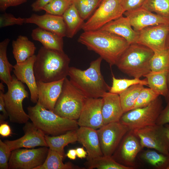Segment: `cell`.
<instances>
[{"label":"cell","mask_w":169,"mask_h":169,"mask_svg":"<svg viewBox=\"0 0 169 169\" xmlns=\"http://www.w3.org/2000/svg\"><path fill=\"white\" fill-rule=\"evenodd\" d=\"M132 27L128 18L122 15L107 23L100 29L124 38L130 44L136 43L138 36V32Z\"/></svg>","instance_id":"cell-23"},{"label":"cell","mask_w":169,"mask_h":169,"mask_svg":"<svg viewBox=\"0 0 169 169\" xmlns=\"http://www.w3.org/2000/svg\"><path fill=\"white\" fill-rule=\"evenodd\" d=\"M102 113L104 125L120 121L124 113L120 103L119 95L106 92L102 97Z\"/></svg>","instance_id":"cell-22"},{"label":"cell","mask_w":169,"mask_h":169,"mask_svg":"<svg viewBox=\"0 0 169 169\" xmlns=\"http://www.w3.org/2000/svg\"><path fill=\"white\" fill-rule=\"evenodd\" d=\"M87 160L84 165L88 169H132L118 163L111 156H103Z\"/></svg>","instance_id":"cell-32"},{"label":"cell","mask_w":169,"mask_h":169,"mask_svg":"<svg viewBox=\"0 0 169 169\" xmlns=\"http://www.w3.org/2000/svg\"><path fill=\"white\" fill-rule=\"evenodd\" d=\"M167 102L166 106L162 110L157 119L156 124L164 125L169 123V100Z\"/></svg>","instance_id":"cell-43"},{"label":"cell","mask_w":169,"mask_h":169,"mask_svg":"<svg viewBox=\"0 0 169 169\" xmlns=\"http://www.w3.org/2000/svg\"><path fill=\"white\" fill-rule=\"evenodd\" d=\"M132 131L139 138L142 148L146 147L164 154L169 153V139L164 125L155 124Z\"/></svg>","instance_id":"cell-10"},{"label":"cell","mask_w":169,"mask_h":169,"mask_svg":"<svg viewBox=\"0 0 169 169\" xmlns=\"http://www.w3.org/2000/svg\"><path fill=\"white\" fill-rule=\"evenodd\" d=\"M36 56L34 55L23 62L16 63L13 68L17 79L27 86L30 94V100L34 103L38 102V99L37 81L33 70Z\"/></svg>","instance_id":"cell-18"},{"label":"cell","mask_w":169,"mask_h":169,"mask_svg":"<svg viewBox=\"0 0 169 169\" xmlns=\"http://www.w3.org/2000/svg\"><path fill=\"white\" fill-rule=\"evenodd\" d=\"M130 130L120 121L104 125L97 130L103 156L111 157L124 136Z\"/></svg>","instance_id":"cell-12"},{"label":"cell","mask_w":169,"mask_h":169,"mask_svg":"<svg viewBox=\"0 0 169 169\" xmlns=\"http://www.w3.org/2000/svg\"><path fill=\"white\" fill-rule=\"evenodd\" d=\"M4 92L0 90V111L3 113L0 115V123L4 122V120L8 117V113L6 110L3 97Z\"/></svg>","instance_id":"cell-45"},{"label":"cell","mask_w":169,"mask_h":169,"mask_svg":"<svg viewBox=\"0 0 169 169\" xmlns=\"http://www.w3.org/2000/svg\"><path fill=\"white\" fill-rule=\"evenodd\" d=\"M136 43L149 48L154 53L166 48L169 32V24H162L146 27L138 32Z\"/></svg>","instance_id":"cell-14"},{"label":"cell","mask_w":169,"mask_h":169,"mask_svg":"<svg viewBox=\"0 0 169 169\" xmlns=\"http://www.w3.org/2000/svg\"><path fill=\"white\" fill-rule=\"evenodd\" d=\"M25 23L35 24L62 38L66 36V25L61 16L47 13L41 15L33 14L29 17L25 18Z\"/></svg>","instance_id":"cell-20"},{"label":"cell","mask_w":169,"mask_h":169,"mask_svg":"<svg viewBox=\"0 0 169 169\" xmlns=\"http://www.w3.org/2000/svg\"><path fill=\"white\" fill-rule=\"evenodd\" d=\"M77 141L83 145L87 153V159L103 156L97 130L79 126L76 131Z\"/></svg>","instance_id":"cell-21"},{"label":"cell","mask_w":169,"mask_h":169,"mask_svg":"<svg viewBox=\"0 0 169 169\" xmlns=\"http://www.w3.org/2000/svg\"><path fill=\"white\" fill-rule=\"evenodd\" d=\"M12 151L8 145L0 140V169H8V162Z\"/></svg>","instance_id":"cell-41"},{"label":"cell","mask_w":169,"mask_h":169,"mask_svg":"<svg viewBox=\"0 0 169 169\" xmlns=\"http://www.w3.org/2000/svg\"><path fill=\"white\" fill-rule=\"evenodd\" d=\"M28 0H0V9L5 12L9 7L16 6L26 2Z\"/></svg>","instance_id":"cell-44"},{"label":"cell","mask_w":169,"mask_h":169,"mask_svg":"<svg viewBox=\"0 0 169 169\" xmlns=\"http://www.w3.org/2000/svg\"><path fill=\"white\" fill-rule=\"evenodd\" d=\"M166 48L169 51V32L168 34L166 41Z\"/></svg>","instance_id":"cell-52"},{"label":"cell","mask_w":169,"mask_h":169,"mask_svg":"<svg viewBox=\"0 0 169 169\" xmlns=\"http://www.w3.org/2000/svg\"><path fill=\"white\" fill-rule=\"evenodd\" d=\"M163 109L162 101L159 96L147 105L135 109L124 113L120 121L130 130L140 129L156 124Z\"/></svg>","instance_id":"cell-8"},{"label":"cell","mask_w":169,"mask_h":169,"mask_svg":"<svg viewBox=\"0 0 169 169\" xmlns=\"http://www.w3.org/2000/svg\"><path fill=\"white\" fill-rule=\"evenodd\" d=\"M159 96L150 88L144 87L141 91L133 109L147 105Z\"/></svg>","instance_id":"cell-39"},{"label":"cell","mask_w":169,"mask_h":169,"mask_svg":"<svg viewBox=\"0 0 169 169\" xmlns=\"http://www.w3.org/2000/svg\"><path fill=\"white\" fill-rule=\"evenodd\" d=\"M123 7L125 11L133 10L142 7L145 0H121Z\"/></svg>","instance_id":"cell-42"},{"label":"cell","mask_w":169,"mask_h":169,"mask_svg":"<svg viewBox=\"0 0 169 169\" xmlns=\"http://www.w3.org/2000/svg\"><path fill=\"white\" fill-rule=\"evenodd\" d=\"M67 156L70 160H75L77 156L76 149L69 150L66 154Z\"/></svg>","instance_id":"cell-49"},{"label":"cell","mask_w":169,"mask_h":169,"mask_svg":"<svg viewBox=\"0 0 169 169\" xmlns=\"http://www.w3.org/2000/svg\"><path fill=\"white\" fill-rule=\"evenodd\" d=\"M141 7L169 19V0H145Z\"/></svg>","instance_id":"cell-36"},{"label":"cell","mask_w":169,"mask_h":169,"mask_svg":"<svg viewBox=\"0 0 169 169\" xmlns=\"http://www.w3.org/2000/svg\"><path fill=\"white\" fill-rule=\"evenodd\" d=\"M53 0H36L31 5L32 10L35 12L43 10L44 7Z\"/></svg>","instance_id":"cell-46"},{"label":"cell","mask_w":169,"mask_h":169,"mask_svg":"<svg viewBox=\"0 0 169 169\" xmlns=\"http://www.w3.org/2000/svg\"><path fill=\"white\" fill-rule=\"evenodd\" d=\"M64 157L57 151L49 148L47 157L44 163L35 169H82L70 162L64 163L63 162Z\"/></svg>","instance_id":"cell-30"},{"label":"cell","mask_w":169,"mask_h":169,"mask_svg":"<svg viewBox=\"0 0 169 169\" xmlns=\"http://www.w3.org/2000/svg\"><path fill=\"white\" fill-rule=\"evenodd\" d=\"M87 99L66 77L53 112L62 117L76 120Z\"/></svg>","instance_id":"cell-6"},{"label":"cell","mask_w":169,"mask_h":169,"mask_svg":"<svg viewBox=\"0 0 169 169\" xmlns=\"http://www.w3.org/2000/svg\"><path fill=\"white\" fill-rule=\"evenodd\" d=\"M121 0H102L98 8L81 28L84 31L99 29L124 14Z\"/></svg>","instance_id":"cell-9"},{"label":"cell","mask_w":169,"mask_h":169,"mask_svg":"<svg viewBox=\"0 0 169 169\" xmlns=\"http://www.w3.org/2000/svg\"><path fill=\"white\" fill-rule=\"evenodd\" d=\"M64 79L50 82L37 81L38 102L46 109L54 111L61 92Z\"/></svg>","instance_id":"cell-19"},{"label":"cell","mask_w":169,"mask_h":169,"mask_svg":"<svg viewBox=\"0 0 169 169\" xmlns=\"http://www.w3.org/2000/svg\"><path fill=\"white\" fill-rule=\"evenodd\" d=\"M139 157L144 161L156 169H166L169 163V153L164 154L154 150L144 151Z\"/></svg>","instance_id":"cell-31"},{"label":"cell","mask_w":169,"mask_h":169,"mask_svg":"<svg viewBox=\"0 0 169 169\" xmlns=\"http://www.w3.org/2000/svg\"><path fill=\"white\" fill-rule=\"evenodd\" d=\"M76 131H70L64 134L55 136L45 135L48 147L57 151L64 157V147L69 144L77 141Z\"/></svg>","instance_id":"cell-26"},{"label":"cell","mask_w":169,"mask_h":169,"mask_svg":"<svg viewBox=\"0 0 169 169\" xmlns=\"http://www.w3.org/2000/svg\"><path fill=\"white\" fill-rule=\"evenodd\" d=\"M102 98H87L77 121L79 126L97 130L103 125Z\"/></svg>","instance_id":"cell-16"},{"label":"cell","mask_w":169,"mask_h":169,"mask_svg":"<svg viewBox=\"0 0 169 169\" xmlns=\"http://www.w3.org/2000/svg\"><path fill=\"white\" fill-rule=\"evenodd\" d=\"M102 0H73V4L84 20L89 18Z\"/></svg>","instance_id":"cell-37"},{"label":"cell","mask_w":169,"mask_h":169,"mask_svg":"<svg viewBox=\"0 0 169 169\" xmlns=\"http://www.w3.org/2000/svg\"><path fill=\"white\" fill-rule=\"evenodd\" d=\"M78 41L99 54L110 66L116 65L130 45L124 38L100 29L84 31Z\"/></svg>","instance_id":"cell-1"},{"label":"cell","mask_w":169,"mask_h":169,"mask_svg":"<svg viewBox=\"0 0 169 169\" xmlns=\"http://www.w3.org/2000/svg\"><path fill=\"white\" fill-rule=\"evenodd\" d=\"M31 36L33 39L39 42L46 48L64 51L63 38L55 34L38 27L32 30Z\"/></svg>","instance_id":"cell-24"},{"label":"cell","mask_w":169,"mask_h":169,"mask_svg":"<svg viewBox=\"0 0 169 169\" xmlns=\"http://www.w3.org/2000/svg\"><path fill=\"white\" fill-rule=\"evenodd\" d=\"M124 14L136 31L138 32L150 26L169 24V19L150 12L142 7L125 11Z\"/></svg>","instance_id":"cell-17"},{"label":"cell","mask_w":169,"mask_h":169,"mask_svg":"<svg viewBox=\"0 0 169 169\" xmlns=\"http://www.w3.org/2000/svg\"><path fill=\"white\" fill-rule=\"evenodd\" d=\"M13 53L16 63H22L34 55L36 48L26 36L19 35L12 43Z\"/></svg>","instance_id":"cell-25"},{"label":"cell","mask_w":169,"mask_h":169,"mask_svg":"<svg viewBox=\"0 0 169 169\" xmlns=\"http://www.w3.org/2000/svg\"><path fill=\"white\" fill-rule=\"evenodd\" d=\"M10 40L6 38L0 43V79L7 86L10 85L13 79L11 72L13 66L9 62L7 56V49Z\"/></svg>","instance_id":"cell-29"},{"label":"cell","mask_w":169,"mask_h":169,"mask_svg":"<svg viewBox=\"0 0 169 169\" xmlns=\"http://www.w3.org/2000/svg\"><path fill=\"white\" fill-rule=\"evenodd\" d=\"M151 71L154 72H169V51L166 48L154 53L150 62Z\"/></svg>","instance_id":"cell-34"},{"label":"cell","mask_w":169,"mask_h":169,"mask_svg":"<svg viewBox=\"0 0 169 169\" xmlns=\"http://www.w3.org/2000/svg\"><path fill=\"white\" fill-rule=\"evenodd\" d=\"M24 134L14 140L4 141L12 151L21 148H32L37 146L48 147L45 134L32 122L27 121L23 128Z\"/></svg>","instance_id":"cell-15"},{"label":"cell","mask_w":169,"mask_h":169,"mask_svg":"<svg viewBox=\"0 0 169 169\" xmlns=\"http://www.w3.org/2000/svg\"><path fill=\"white\" fill-rule=\"evenodd\" d=\"M166 169H169V163L168 164Z\"/></svg>","instance_id":"cell-54"},{"label":"cell","mask_w":169,"mask_h":169,"mask_svg":"<svg viewBox=\"0 0 169 169\" xmlns=\"http://www.w3.org/2000/svg\"><path fill=\"white\" fill-rule=\"evenodd\" d=\"M142 149L139 138L132 130H129L111 157L118 163L133 169L136 166V157Z\"/></svg>","instance_id":"cell-13"},{"label":"cell","mask_w":169,"mask_h":169,"mask_svg":"<svg viewBox=\"0 0 169 169\" xmlns=\"http://www.w3.org/2000/svg\"><path fill=\"white\" fill-rule=\"evenodd\" d=\"M169 72L151 71L144 76L147 80L149 88L159 95H162L165 98L168 94L167 76Z\"/></svg>","instance_id":"cell-28"},{"label":"cell","mask_w":169,"mask_h":169,"mask_svg":"<svg viewBox=\"0 0 169 169\" xmlns=\"http://www.w3.org/2000/svg\"><path fill=\"white\" fill-rule=\"evenodd\" d=\"M102 60L100 57L92 61L85 70L73 67L69 68L68 76L70 81L87 98H102L110 89L101 72Z\"/></svg>","instance_id":"cell-3"},{"label":"cell","mask_w":169,"mask_h":169,"mask_svg":"<svg viewBox=\"0 0 169 169\" xmlns=\"http://www.w3.org/2000/svg\"><path fill=\"white\" fill-rule=\"evenodd\" d=\"M144 86L141 84L133 85L119 95L124 113L133 109L141 91L144 88Z\"/></svg>","instance_id":"cell-33"},{"label":"cell","mask_w":169,"mask_h":169,"mask_svg":"<svg viewBox=\"0 0 169 169\" xmlns=\"http://www.w3.org/2000/svg\"><path fill=\"white\" fill-rule=\"evenodd\" d=\"M167 84L168 87V94L167 95L165 99L167 102L169 100V72L168 73L167 76Z\"/></svg>","instance_id":"cell-50"},{"label":"cell","mask_w":169,"mask_h":169,"mask_svg":"<svg viewBox=\"0 0 169 169\" xmlns=\"http://www.w3.org/2000/svg\"><path fill=\"white\" fill-rule=\"evenodd\" d=\"M3 83L1 82L0 83V90L4 91V86L3 84Z\"/></svg>","instance_id":"cell-53"},{"label":"cell","mask_w":169,"mask_h":169,"mask_svg":"<svg viewBox=\"0 0 169 169\" xmlns=\"http://www.w3.org/2000/svg\"><path fill=\"white\" fill-rule=\"evenodd\" d=\"M73 3V0H53L46 5L43 10L46 13L62 16Z\"/></svg>","instance_id":"cell-38"},{"label":"cell","mask_w":169,"mask_h":169,"mask_svg":"<svg viewBox=\"0 0 169 169\" xmlns=\"http://www.w3.org/2000/svg\"><path fill=\"white\" fill-rule=\"evenodd\" d=\"M70 61L64 51L42 46L33 64L36 81L50 82L65 78L68 75Z\"/></svg>","instance_id":"cell-2"},{"label":"cell","mask_w":169,"mask_h":169,"mask_svg":"<svg viewBox=\"0 0 169 169\" xmlns=\"http://www.w3.org/2000/svg\"><path fill=\"white\" fill-rule=\"evenodd\" d=\"M77 156L79 158H85L88 155L86 151H85L83 147H78L76 149Z\"/></svg>","instance_id":"cell-48"},{"label":"cell","mask_w":169,"mask_h":169,"mask_svg":"<svg viewBox=\"0 0 169 169\" xmlns=\"http://www.w3.org/2000/svg\"><path fill=\"white\" fill-rule=\"evenodd\" d=\"M46 146L36 149H16L12 151L8 166L9 169H35L42 165L48 155Z\"/></svg>","instance_id":"cell-11"},{"label":"cell","mask_w":169,"mask_h":169,"mask_svg":"<svg viewBox=\"0 0 169 169\" xmlns=\"http://www.w3.org/2000/svg\"><path fill=\"white\" fill-rule=\"evenodd\" d=\"M112 79V85L108 92L118 95L134 84H141L144 85L148 86V83L146 78L144 79L136 78L131 79H118L113 75Z\"/></svg>","instance_id":"cell-35"},{"label":"cell","mask_w":169,"mask_h":169,"mask_svg":"<svg viewBox=\"0 0 169 169\" xmlns=\"http://www.w3.org/2000/svg\"><path fill=\"white\" fill-rule=\"evenodd\" d=\"M11 134V128L7 123L3 122L0 123V134L2 136L8 137L10 136Z\"/></svg>","instance_id":"cell-47"},{"label":"cell","mask_w":169,"mask_h":169,"mask_svg":"<svg viewBox=\"0 0 169 169\" xmlns=\"http://www.w3.org/2000/svg\"><path fill=\"white\" fill-rule=\"evenodd\" d=\"M66 27V37L72 38L79 28H81L84 20L81 17L74 5L73 4L62 16Z\"/></svg>","instance_id":"cell-27"},{"label":"cell","mask_w":169,"mask_h":169,"mask_svg":"<svg viewBox=\"0 0 169 169\" xmlns=\"http://www.w3.org/2000/svg\"><path fill=\"white\" fill-rule=\"evenodd\" d=\"M25 18H16L11 13H4L0 15L1 28L14 25H22L25 23Z\"/></svg>","instance_id":"cell-40"},{"label":"cell","mask_w":169,"mask_h":169,"mask_svg":"<svg viewBox=\"0 0 169 169\" xmlns=\"http://www.w3.org/2000/svg\"><path fill=\"white\" fill-rule=\"evenodd\" d=\"M11 83L8 86L7 92L3 94L5 107L10 121L13 123H25L29 119L28 114L24 111L23 102L28 97L23 83L13 75Z\"/></svg>","instance_id":"cell-7"},{"label":"cell","mask_w":169,"mask_h":169,"mask_svg":"<svg viewBox=\"0 0 169 169\" xmlns=\"http://www.w3.org/2000/svg\"><path fill=\"white\" fill-rule=\"evenodd\" d=\"M27 110L29 119L45 135L57 136L79 128L76 120L62 117L38 102Z\"/></svg>","instance_id":"cell-4"},{"label":"cell","mask_w":169,"mask_h":169,"mask_svg":"<svg viewBox=\"0 0 169 169\" xmlns=\"http://www.w3.org/2000/svg\"><path fill=\"white\" fill-rule=\"evenodd\" d=\"M164 126L165 128L166 135L169 139V125L166 124Z\"/></svg>","instance_id":"cell-51"},{"label":"cell","mask_w":169,"mask_h":169,"mask_svg":"<svg viewBox=\"0 0 169 169\" xmlns=\"http://www.w3.org/2000/svg\"><path fill=\"white\" fill-rule=\"evenodd\" d=\"M152 50L136 43L130 44L118 59L116 65L123 73L140 79L151 71L150 62Z\"/></svg>","instance_id":"cell-5"}]
</instances>
